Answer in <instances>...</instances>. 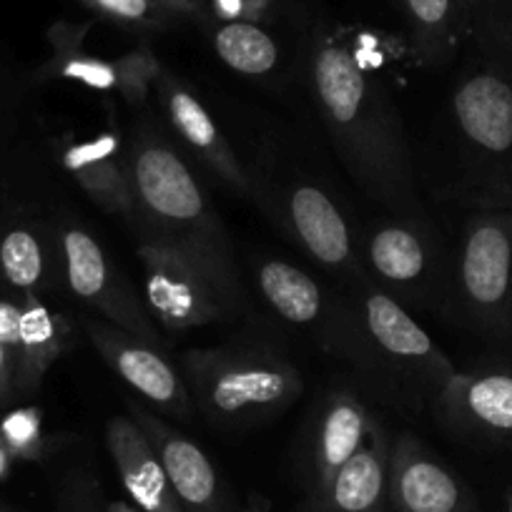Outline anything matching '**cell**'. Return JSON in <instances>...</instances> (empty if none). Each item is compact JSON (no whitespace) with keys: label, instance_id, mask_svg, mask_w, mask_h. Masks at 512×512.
Listing matches in <instances>:
<instances>
[{"label":"cell","instance_id":"6","mask_svg":"<svg viewBox=\"0 0 512 512\" xmlns=\"http://www.w3.org/2000/svg\"><path fill=\"white\" fill-rule=\"evenodd\" d=\"M344 337L349 349L362 354L369 367L430 402L457 374L450 357L384 289L367 287Z\"/></svg>","mask_w":512,"mask_h":512},{"label":"cell","instance_id":"9","mask_svg":"<svg viewBox=\"0 0 512 512\" xmlns=\"http://www.w3.org/2000/svg\"><path fill=\"white\" fill-rule=\"evenodd\" d=\"M93 23L58 21L48 28L46 38L51 46V58L38 71L41 78L81 83L98 93H116L128 106H144L164 66L151 51L149 43H139L134 51L106 61L86 51V36Z\"/></svg>","mask_w":512,"mask_h":512},{"label":"cell","instance_id":"27","mask_svg":"<svg viewBox=\"0 0 512 512\" xmlns=\"http://www.w3.org/2000/svg\"><path fill=\"white\" fill-rule=\"evenodd\" d=\"M78 3L98 18L139 33L169 31L179 21L176 13L166 11L156 0H78Z\"/></svg>","mask_w":512,"mask_h":512},{"label":"cell","instance_id":"30","mask_svg":"<svg viewBox=\"0 0 512 512\" xmlns=\"http://www.w3.org/2000/svg\"><path fill=\"white\" fill-rule=\"evenodd\" d=\"M166 11L176 13L179 18H199L204 21L209 16V3L206 0H156Z\"/></svg>","mask_w":512,"mask_h":512},{"label":"cell","instance_id":"22","mask_svg":"<svg viewBox=\"0 0 512 512\" xmlns=\"http://www.w3.org/2000/svg\"><path fill=\"white\" fill-rule=\"evenodd\" d=\"M71 327L41 297H21V342L16 357V390L33 392L66 349Z\"/></svg>","mask_w":512,"mask_h":512},{"label":"cell","instance_id":"33","mask_svg":"<svg viewBox=\"0 0 512 512\" xmlns=\"http://www.w3.org/2000/svg\"><path fill=\"white\" fill-rule=\"evenodd\" d=\"M13 462H16V457L11 455V450H8V447L3 445V440H0V480H6V477L11 475Z\"/></svg>","mask_w":512,"mask_h":512},{"label":"cell","instance_id":"10","mask_svg":"<svg viewBox=\"0 0 512 512\" xmlns=\"http://www.w3.org/2000/svg\"><path fill=\"white\" fill-rule=\"evenodd\" d=\"M440 425L460 440L512 452V367L457 372L432 402Z\"/></svg>","mask_w":512,"mask_h":512},{"label":"cell","instance_id":"12","mask_svg":"<svg viewBox=\"0 0 512 512\" xmlns=\"http://www.w3.org/2000/svg\"><path fill=\"white\" fill-rule=\"evenodd\" d=\"M387 492L395 512H475L465 482L410 432L390 440Z\"/></svg>","mask_w":512,"mask_h":512},{"label":"cell","instance_id":"26","mask_svg":"<svg viewBox=\"0 0 512 512\" xmlns=\"http://www.w3.org/2000/svg\"><path fill=\"white\" fill-rule=\"evenodd\" d=\"M470 41L482 61L512 73V0H482Z\"/></svg>","mask_w":512,"mask_h":512},{"label":"cell","instance_id":"19","mask_svg":"<svg viewBox=\"0 0 512 512\" xmlns=\"http://www.w3.org/2000/svg\"><path fill=\"white\" fill-rule=\"evenodd\" d=\"M106 447L128 497L141 512H184L154 445L134 417L108 420Z\"/></svg>","mask_w":512,"mask_h":512},{"label":"cell","instance_id":"3","mask_svg":"<svg viewBox=\"0 0 512 512\" xmlns=\"http://www.w3.org/2000/svg\"><path fill=\"white\" fill-rule=\"evenodd\" d=\"M455 194L467 209L512 211V73L482 61L450 93Z\"/></svg>","mask_w":512,"mask_h":512},{"label":"cell","instance_id":"14","mask_svg":"<svg viewBox=\"0 0 512 512\" xmlns=\"http://www.w3.org/2000/svg\"><path fill=\"white\" fill-rule=\"evenodd\" d=\"M154 88L161 106H164L171 131L194 154V159H199L231 191H239V194L254 199L256 179L244 169L236 151L231 149L226 136L221 134L219 123L206 111L199 96L186 83H181L174 73L166 71V68Z\"/></svg>","mask_w":512,"mask_h":512},{"label":"cell","instance_id":"34","mask_svg":"<svg viewBox=\"0 0 512 512\" xmlns=\"http://www.w3.org/2000/svg\"><path fill=\"white\" fill-rule=\"evenodd\" d=\"M0 512H13V510H8V507H3V505H0Z\"/></svg>","mask_w":512,"mask_h":512},{"label":"cell","instance_id":"13","mask_svg":"<svg viewBox=\"0 0 512 512\" xmlns=\"http://www.w3.org/2000/svg\"><path fill=\"white\" fill-rule=\"evenodd\" d=\"M437 259V236L430 221L395 219L377 226L367 239V264L390 297L402 294L417 302L437 292V284L445 282Z\"/></svg>","mask_w":512,"mask_h":512},{"label":"cell","instance_id":"2","mask_svg":"<svg viewBox=\"0 0 512 512\" xmlns=\"http://www.w3.org/2000/svg\"><path fill=\"white\" fill-rule=\"evenodd\" d=\"M136 191V224L191 256L224 292L231 307H244L229 231L189 169L184 156L151 128L134 131L126 149Z\"/></svg>","mask_w":512,"mask_h":512},{"label":"cell","instance_id":"32","mask_svg":"<svg viewBox=\"0 0 512 512\" xmlns=\"http://www.w3.org/2000/svg\"><path fill=\"white\" fill-rule=\"evenodd\" d=\"M482 0H457V11H460V26L465 33V41H470L472 26H475L477 11H480Z\"/></svg>","mask_w":512,"mask_h":512},{"label":"cell","instance_id":"21","mask_svg":"<svg viewBox=\"0 0 512 512\" xmlns=\"http://www.w3.org/2000/svg\"><path fill=\"white\" fill-rule=\"evenodd\" d=\"M0 277L21 297H43L63 282L58 231L41 224H13L0 236Z\"/></svg>","mask_w":512,"mask_h":512},{"label":"cell","instance_id":"20","mask_svg":"<svg viewBox=\"0 0 512 512\" xmlns=\"http://www.w3.org/2000/svg\"><path fill=\"white\" fill-rule=\"evenodd\" d=\"M390 440L382 422H374L362 450L337 472L332 485L312 505L314 512H387V457Z\"/></svg>","mask_w":512,"mask_h":512},{"label":"cell","instance_id":"25","mask_svg":"<svg viewBox=\"0 0 512 512\" xmlns=\"http://www.w3.org/2000/svg\"><path fill=\"white\" fill-rule=\"evenodd\" d=\"M216 56L241 76H267L279 63V46L259 23L216 21L211 26Z\"/></svg>","mask_w":512,"mask_h":512},{"label":"cell","instance_id":"31","mask_svg":"<svg viewBox=\"0 0 512 512\" xmlns=\"http://www.w3.org/2000/svg\"><path fill=\"white\" fill-rule=\"evenodd\" d=\"M11 392H16V362H13L11 352L0 344V402Z\"/></svg>","mask_w":512,"mask_h":512},{"label":"cell","instance_id":"7","mask_svg":"<svg viewBox=\"0 0 512 512\" xmlns=\"http://www.w3.org/2000/svg\"><path fill=\"white\" fill-rule=\"evenodd\" d=\"M58 241H61L63 284L73 299L101 314L103 322L116 324L123 332H131L151 347L166 352L169 342L161 337L159 324L151 317L146 302L118 272L96 236L83 226L66 224L58 229Z\"/></svg>","mask_w":512,"mask_h":512},{"label":"cell","instance_id":"1","mask_svg":"<svg viewBox=\"0 0 512 512\" xmlns=\"http://www.w3.org/2000/svg\"><path fill=\"white\" fill-rule=\"evenodd\" d=\"M309 81L329 141L354 184L395 219L430 221L402 118L384 83L334 36L312 43Z\"/></svg>","mask_w":512,"mask_h":512},{"label":"cell","instance_id":"29","mask_svg":"<svg viewBox=\"0 0 512 512\" xmlns=\"http://www.w3.org/2000/svg\"><path fill=\"white\" fill-rule=\"evenodd\" d=\"M274 0H209L214 21H241L262 26L272 16Z\"/></svg>","mask_w":512,"mask_h":512},{"label":"cell","instance_id":"16","mask_svg":"<svg viewBox=\"0 0 512 512\" xmlns=\"http://www.w3.org/2000/svg\"><path fill=\"white\" fill-rule=\"evenodd\" d=\"M128 415L134 417L136 425L146 432L154 445L184 512L229 510L219 472L196 442L176 432L169 422L161 420L154 410L139 402H128Z\"/></svg>","mask_w":512,"mask_h":512},{"label":"cell","instance_id":"18","mask_svg":"<svg viewBox=\"0 0 512 512\" xmlns=\"http://www.w3.org/2000/svg\"><path fill=\"white\" fill-rule=\"evenodd\" d=\"M61 164L83 194L106 214L136 221V191L118 134L63 141Z\"/></svg>","mask_w":512,"mask_h":512},{"label":"cell","instance_id":"11","mask_svg":"<svg viewBox=\"0 0 512 512\" xmlns=\"http://www.w3.org/2000/svg\"><path fill=\"white\" fill-rule=\"evenodd\" d=\"M81 327L86 332L88 342L96 347L103 362L141 397L151 402L156 410L176 417V420H189L194 412V400L189 395L184 377L174 364L169 362V354L151 347L144 339L134 337L131 332H123L116 324L103 322L96 317H83Z\"/></svg>","mask_w":512,"mask_h":512},{"label":"cell","instance_id":"8","mask_svg":"<svg viewBox=\"0 0 512 512\" xmlns=\"http://www.w3.org/2000/svg\"><path fill=\"white\" fill-rule=\"evenodd\" d=\"M139 259L146 307L169 332L206 327L236 312L214 279L176 246L141 234Z\"/></svg>","mask_w":512,"mask_h":512},{"label":"cell","instance_id":"28","mask_svg":"<svg viewBox=\"0 0 512 512\" xmlns=\"http://www.w3.org/2000/svg\"><path fill=\"white\" fill-rule=\"evenodd\" d=\"M0 440L16 460H41L46 455L43 417L36 407H21L0 422Z\"/></svg>","mask_w":512,"mask_h":512},{"label":"cell","instance_id":"4","mask_svg":"<svg viewBox=\"0 0 512 512\" xmlns=\"http://www.w3.org/2000/svg\"><path fill=\"white\" fill-rule=\"evenodd\" d=\"M194 405L216 425H256L302 397L304 379L284 354L267 347L191 349L181 357Z\"/></svg>","mask_w":512,"mask_h":512},{"label":"cell","instance_id":"5","mask_svg":"<svg viewBox=\"0 0 512 512\" xmlns=\"http://www.w3.org/2000/svg\"><path fill=\"white\" fill-rule=\"evenodd\" d=\"M447 287L455 314L472 332L512 347V211L467 214Z\"/></svg>","mask_w":512,"mask_h":512},{"label":"cell","instance_id":"23","mask_svg":"<svg viewBox=\"0 0 512 512\" xmlns=\"http://www.w3.org/2000/svg\"><path fill=\"white\" fill-rule=\"evenodd\" d=\"M400 8L405 13L412 53L422 66H445L462 43H467L457 0H400Z\"/></svg>","mask_w":512,"mask_h":512},{"label":"cell","instance_id":"17","mask_svg":"<svg viewBox=\"0 0 512 512\" xmlns=\"http://www.w3.org/2000/svg\"><path fill=\"white\" fill-rule=\"evenodd\" d=\"M274 219L292 234V239L329 272L359 274V256L354 254L352 231L339 206L314 184H294L277 206Z\"/></svg>","mask_w":512,"mask_h":512},{"label":"cell","instance_id":"24","mask_svg":"<svg viewBox=\"0 0 512 512\" xmlns=\"http://www.w3.org/2000/svg\"><path fill=\"white\" fill-rule=\"evenodd\" d=\"M256 284L272 312L287 319L289 324L307 327L322 317V289L307 272L297 269L294 264L267 259L256 269Z\"/></svg>","mask_w":512,"mask_h":512},{"label":"cell","instance_id":"15","mask_svg":"<svg viewBox=\"0 0 512 512\" xmlns=\"http://www.w3.org/2000/svg\"><path fill=\"white\" fill-rule=\"evenodd\" d=\"M374 422L377 420L369 415L357 392L337 387L324 395L309 425L307 455H304V475H307L312 505L327 492L337 472L362 450Z\"/></svg>","mask_w":512,"mask_h":512}]
</instances>
